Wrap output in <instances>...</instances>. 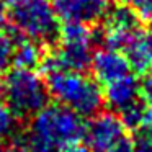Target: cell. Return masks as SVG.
Returning a JSON list of instances; mask_svg holds the SVG:
<instances>
[{"mask_svg":"<svg viewBox=\"0 0 152 152\" xmlns=\"http://www.w3.org/2000/svg\"><path fill=\"white\" fill-rule=\"evenodd\" d=\"M85 123L74 111L57 105H46L30 118L21 144L28 152H57L83 139Z\"/></svg>","mask_w":152,"mask_h":152,"instance_id":"obj_1","label":"cell"},{"mask_svg":"<svg viewBox=\"0 0 152 152\" xmlns=\"http://www.w3.org/2000/svg\"><path fill=\"white\" fill-rule=\"evenodd\" d=\"M46 87L57 105L80 118L98 115L105 105L102 85L85 72L69 69H46Z\"/></svg>","mask_w":152,"mask_h":152,"instance_id":"obj_2","label":"cell"},{"mask_svg":"<svg viewBox=\"0 0 152 152\" xmlns=\"http://www.w3.org/2000/svg\"><path fill=\"white\" fill-rule=\"evenodd\" d=\"M4 15L13 31L39 44L59 34V17L53 0H5Z\"/></svg>","mask_w":152,"mask_h":152,"instance_id":"obj_3","label":"cell"},{"mask_svg":"<svg viewBox=\"0 0 152 152\" xmlns=\"http://www.w3.org/2000/svg\"><path fill=\"white\" fill-rule=\"evenodd\" d=\"M0 96L18 118H31L48 105L49 92L36 70L12 67L0 77Z\"/></svg>","mask_w":152,"mask_h":152,"instance_id":"obj_4","label":"cell"},{"mask_svg":"<svg viewBox=\"0 0 152 152\" xmlns=\"http://www.w3.org/2000/svg\"><path fill=\"white\" fill-rule=\"evenodd\" d=\"M56 51L49 56H44L43 67L46 69H69L85 72L93 59V44L95 34L88 25L82 23H64L59 28Z\"/></svg>","mask_w":152,"mask_h":152,"instance_id":"obj_5","label":"cell"},{"mask_svg":"<svg viewBox=\"0 0 152 152\" xmlns=\"http://www.w3.org/2000/svg\"><path fill=\"white\" fill-rule=\"evenodd\" d=\"M129 137L128 128L116 113L92 116L83 131V141L90 152H111Z\"/></svg>","mask_w":152,"mask_h":152,"instance_id":"obj_6","label":"cell"},{"mask_svg":"<svg viewBox=\"0 0 152 152\" xmlns=\"http://www.w3.org/2000/svg\"><path fill=\"white\" fill-rule=\"evenodd\" d=\"M142 28V18L132 8L126 5L115 7L105 15L103 23V41L106 48L121 51L134 36H137Z\"/></svg>","mask_w":152,"mask_h":152,"instance_id":"obj_7","label":"cell"},{"mask_svg":"<svg viewBox=\"0 0 152 152\" xmlns=\"http://www.w3.org/2000/svg\"><path fill=\"white\" fill-rule=\"evenodd\" d=\"M53 4L64 23L92 25L111 10V0H53Z\"/></svg>","mask_w":152,"mask_h":152,"instance_id":"obj_8","label":"cell"},{"mask_svg":"<svg viewBox=\"0 0 152 152\" xmlns=\"http://www.w3.org/2000/svg\"><path fill=\"white\" fill-rule=\"evenodd\" d=\"M90 67L93 70V79L102 87L118 79H123L129 74H134L124 54L111 48L95 51Z\"/></svg>","mask_w":152,"mask_h":152,"instance_id":"obj_9","label":"cell"},{"mask_svg":"<svg viewBox=\"0 0 152 152\" xmlns=\"http://www.w3.org/2000/svg\"><path fill=\"white\" fill-rule=\"evenodd\" d=\"M102 90L105 103L118 115H121L126 110L137 105L142 96L141 83L137 82L136 74H129L123 79L106 83V85L102 87Z\"/></svg>","mask_w":152,"mask_h":152,"instance_id":"obj_10","label":"cell"},{"mask_svg":"<svg viewBox=\"0 0 152 152\" xmlns=\"http://www.w3.org/2000/svg\"><path fill=\"white\" fill-rule=\"evenodd\" d=\"M121 53L126 56L134 74L149 75L152 72V33L142 30L123 48Z\"/></svg>","mask_w":152,"mask_h":152,"instance_id":"obj_11","label":"cell"},{"mask_svg":"<svg viewBox=\"0 0 152 152\" xmlns=\"http://www.w3.org/2000/svg\"><path fill=\"white\" fill-rule=\"evenodd\" d=\"M43 59L44 56L41 53L39 43L26 39V38H23L21 41H17L15 56H13V67L34 70L36 66L43 64Z\"/></svg>","mask_w":152,"mask_h":152,"instance_id":"obj_12","label":"cell"},{"mask_svg":"<svg viewBox=\"0 0 152 152\" xmlns=\"http://www.w3.org/2000/svg\"><path fill=\"white\" fill-rule=\"evenodd\" d=\"M15 48H17V39L13 38L12 31L0 26V77L7 74L13 66Z\"/></svg>","mask_w":152,"mask_h":152,"instance_id":"obj_13","label":"cell"},{"mask_svg":"<svg viewBox=\"0 0 152 152\" xmlns=\"http://www.w3.org/2000/svg\"><path fill=\"white\" fill-rule=\"evenodd\" d=\"M18 116L10 110L5 100L0 96V141L12 139L18 131Z\"/></svg>","mask_w":152,"mask_h":152,"instance_id":"obj_14","label":"cell"},{"mask_svg":"<svg viewBox=\"0 0 152 152\" xmlns=\"http://www.w3.org/2000/svg\"><path fill=\"white\" fill-rule=\"evenodd\" d=\"M134 152H152V126H142L132 137Z\"/></svg>","mask_w":152,"mask_h":152,"instance_id":"obj_15","label":"cell"},{"mask_svg":"<svg viewBox=\"0 0 152 152\" xmlns=\"http://www.w3.org/2000/svg\"><path fill=\"white\" fill-rule=\"evenodd\" d=\"M119 2L132 8L142 20H152V0H119Z\"/></svg>","mask_w":152,"mask_h":152,"instance_id":"obj_16","label":"cell"},{"mask_svg":"<svg viewBox=\"0 0 152 152\" xmlns=\"http://www.w3.org/2000/svg\"><path fill=\"white\" fill-rule=\"evenodd\" d=\"M141 90H142L144 103L152 108V72L149 74V75H145V80H144V83L141 85Z\"/></svg>","mask_w":152,"mask_h":152,"instance_id":"obj_17","label":"cell"},{"mask_svg":"<svg viewBox=\"0 0 152 152\" xmlns=\"http://www.w3.org/2000/svg\"><path fill=\"white\" fill-rule=\"evenodd\" d=\"M57 152H90L87 149L85 144H80V142H75V144H70V145H66V147L59 149Z\"/></svg>","mask_w":152,"mask_h":152,"instance_id":"obj_18","label":"cell"},{"mask_svg":"<svg viewBox=\"0 0 152 152\" xmlns=\"http://www.w3.org/2000/svg\"><path fill=\"white\" fill-rule=\"evenodd\" d=\"M5 152H28V151H26V147H25V145L18 141V142H15V144H12Z\"/></svg>","mask_w":152,"mask_h":152,"instance_id":"obj_19","label":"cell"},{"mask_svg":"<svg viewBox=\"0 0 152 152\" xmlns=\"http://www.w3.org/2000/svg\"><path fill=\"white\" fill-rule=\"evenodd\" d=\"M0 152H2V151H0Z\"/></svg>","mask_w":152,"mask_h":152,"instance_id":"obj_20","label":"cell"}]
</instances>
